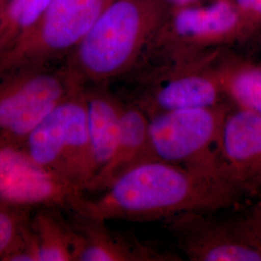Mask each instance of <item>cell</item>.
<instances>
[{
    "label": "cell",
    "instance_id": "6da1fadb",
    "mask_svg": "<svg viewBox=\"0 0 261 261\" xmlns=\"http://www.w3.org/2000/svg\"><path fill=\"white\" fill-rule=\"evenodd\" d=\"M247 205L230 184L155 159L128 170L102 192L86 195L80 210L72 214L107 222H164L185 213L240 210Z\"/></svg>",
    "mask_w": 261,
    "mask_h": 261
},
{
    "label": "cell",
    "instance_id": "7a4b0ae2",
    "mask_svg": "<svg viewBox=\"0 0 261 261\" xmlns=\"http://www.w3.org/2000/svg\"><path fill=\"white\" fill-rule=\"evenodd\" d=\"M148 30L140 0H113L64 62L85 85L107 84L137 62Z\"/></svg>",
    "mask_w": 261,
    "mask_h": 261
},
{
    "label": "cell",
    "instance_id": "3957f363",
    "mask_svg": "<svg viewBox=\"0 0 261 261\" xmlns=\"http://www.w3.org/2000/svg\"><path fill=\"white\" fill-rule=\"evenodd\" d=\"M231 106L227 101L150 116V141L155 158L230 184L223 170L221 143Z\"/></svg>",
    "mask_w": 261,
    "mask_h": 261
},
{
    "label": "cell",
    "instance_id": "277c9868",
    "mask_svg": "<svg viewBox=\"0 0 261 261\" xmlns=\"http://www.w3.org/2000/svg\"><path fill=\"white\" fill-rule=\"evenodd\" d=\"M85 86L60 103L21 147L39 165L86 194L97 170L88 129Z\"/></svg>",
    "mask_w": 261,
    "mask_h": 261
},
{
    "label": "cell",
    "instance_id": "5b68a950",
    "mask_svg": "<svg viewBox=\"0 0 261 261\" xmlns=\"http://www.w3.org/2000/svg\"><path fill=\"white\" fill-rule=\"evenodd\" d=\"M63 62L23 68L0 76V144L21 146L69 96L84 86Z\"/></svg>",
    "mask_w": 261,
    "mask_h": 261
},
{
    "label": "cell",
    "instance_id": "8992f818",
    "mask_svg": "<svg viewBox=\"0 0 261 261\" xmlns=\"http://www.w3.org/2000/svg\"><path fill=\"white\" fill-rule=\"evenodd\" d=\"M113 0H51L37 24L0 56V76L65 59Z\"/></svg>",
    "mask_w": 261,
    "mask_h": 261
},
{
    "label": "cell",
    "instance_id": "52a82bcc",
    "mask_svg": "<svg viewBox=\"0 0 261 261\" xmlns=\"http://www.w3.org/2000/svg\"><path fill=\"white\" fill-rule=\"evenodd\" d=\"M185 213L164 221L181 252L192 261H261V246L240 214Z\"/></svg>",
    "mask_w": 261,
    "mask_h": 261
},
{
    "label": "cell",
    "instance_id": "ba28073f",
    "mask_svg": "<svg viewBox=\"0 0 261 261\" xmlns=\"http://www.w3.org/2000/svg\"><path fill=\"white\" fill-rule=\"evenodd\" d=\"M86 194L39 165L21 146L0 144V206L76 213Z\"/></svg>",
    "mask_w": 261,
    "mask_h": 261
},
{
    "label": "cell",
    "instance_id": "9c48e42d",
    "mask_svg": "<svg viewBox=\"0 0 261 261\" xmlns=\"http://www.w3.org/2000/svg\"><path fill=\"white\" fill-rule=\"evenodd\" d=\"M198 62H176L153 79L132 101L148 116L162 112L213 107L227 102L216 71H206Z\"/></svg>",
    "mask_w": 261,
    "mask_h": 261
},
{
    "label": "cell",
    "instance_id": "30bf717a",
    "mask_svg": "<svg viewBox=\"0 0 261 261\" xmlns=\"http://www.w3.org/2000/svg\"><path fill=\"white\" fill-rule=\"evenodd\" d=\"M221 158L226 180L248 203L261 199V115L231 106L224 120Z\"/></svg>",
    "mask_w": 261,
    "mask_h": 261
},
{
    "label": "cell",
    "instance_id": "8fae6325",
    "mask_svg": "<svg viewBox=\"0 0 261 261\" xmlns=\"http://www.w3.org/2000/svg\"><path fill=\"white\" fill-rule=\"evenodd\" d=\"M74 231V261H176L137 238L108 226L107 221L68 213Z\"/></svg>",
    "mask_w": 261,
    "mask_h": 261
},
{
    "label": "cell",
    "instance_id": "7c38bea8",
    "mask_svg": "<svg viewBox=\"0 0 261 261\" xmlns=\"http://www.w3.org/2000/svg\"><path fill=\"white\" fill-rule=\"evenodd\" d=\"M176 37L183 39L171 56L175 62L187 61L189 47L234 39L250 31L251 25L233 2L219 0L208 7L181 10L174 19Z\"/></svg>",
    "mask_w": 261,
    "mask_h": 261
},
{
    "label": "cell",
    "instance_id": "4fadbf2b",
    "mask_svg": "<svg viewBox=\"0 0 261 261\" xmlns=\"http://www.w3.org/2000/svg\"><path fill=\"white\" fill-rule=\"evenodd\" d=\"M155 159L150 141L149 116L138 105L123 101L121 129L114 156L94 179L86 195L102 192L128 170Z\"/></svg>",
    "mask_w": 261,
    "mask_h": 261
},
{
    "label": "cell",
    "instance_id": "5bb4252c",
    "mask_svg": "<svg viewBox=\"0 0 261 261\" xmlns=\"http://www.w3.org/2000/svg\"><path fill=\"white\" fill-rule=\"evenodd\" d=\"M85 96L97 176L114 156L121 129L123 100L110 92L103 84L86 85Z\"/></svg>",
    "mask_w": 261,
    "mask_h": 261
},
{
    "label": "cell",
    "instance_id": "9a60e30c",
    "mask_svg": "<svg viewBox=\"0 0 261 261\" xmlns=\"http://www.w3.org/2000/svg\"><path fill=\"white\" fill-rule=\"evenodd\" d=\"M65 211L42 207L32 211L29 235L36 261H74V231Z\"/></svg>",
    "mask_w": 261,
    "mask_h": 261
},
{
    "label": "cell",
    "instance_id": "2e32d148",
    "mask_svg": "<svg viewBox=\"0 0 261 261\" xmlns=\"http://www.w3.org/2000/svg\"><path fill=\"white\" fill-rule=\"evenodd\" d=\"M216 73L230 103L261 115V65L230 60Z\"/></svg>",
    "mask_w": 261,
    "mask_h": 261
},
{
    "label": "cell",
    "instance_id": "e0dca14e",
    "mask_svg": "<svg viewBox=\"0 0 261 261\" xmlns=\"http://www.w3.org/2000/svg\"><path fill=\"white\" fill-rule=\"evenodd\" d=\"M51 0H7L0 24V56L34 28Z\"/></svg>",
    "mask_w": 261,
    "mask_h": 261
},
{
    "label": "cell",
    "instance_id": "ac0fdd59",
    "mask_svg": "<svg viewBox=\"0 0 261 261\" xmlns=\"http://www.w3.org/2000/svg\"><path fill=\"white\" fill-rule=\"evenodd\" d=\"M32 211L0 206V261H8L24 243Z\"/></svg>",
    "mask_w": 261,
    "mask_h": 261
},
{
    "label": "cell",
    "instance_id": "d6986e66",
    "mask_svg": "<svg viewBox=\"0 0 261 261\" xmlns=\"http://www.w3.org/2000/svg\"><path fill=\"white\" fill-rule=\"evenodd\" d=\"M241 210L243 212L240 216L244 224L261 246V199L245 206Z\"/></svg>",
    "mask_w": 261,
    "mask_h": 261
},
{
    "label": "cell",
    "instance_id": "ffe728a7",
    "mask_svg": "<svg viewBox=\"0 0 261 261\" xmlns=\"http://www.w3.org/2000/svg\"><path fill=\"white\" fill-rule=\"evenodd\" d=\"M233 3L250 25L261 22V0H233Z\"/></svg>",
    "mask_w": 261,
    "mask_h": 261
},
{
    "label": "cell",
    "instance_id": "44dd1931",
    "mask_svg": "<svg viewBox=\"0 0 261 261\" xmlns=\"http://www.w3.org/2000/svg\"><path fill=\"white\" fill-rule=\"evenodd\" d=\"M6 1L7 0H0V24H1V20L3 17V13H4V8L6 5Z\"/></svg>",
    "mask_w": 261,
    "mask_h": 261
},
{
    "label": "cell",
    "instance_id": "7402d4cb",
    "mask_svg": "<svg viewBox=\"0 0 261 261\" xmlns=\"http://www.w3.org/2000/svg\"><path fill=\"white\" fill-rule=\"evenodd\" d=\"M171 2L178 4V5H184V4H188V3H191V2H194L196 0H170Z\"/></svg>",
    "mask_w": 261,
    "mask_h": 261
}]
</instances>
